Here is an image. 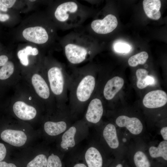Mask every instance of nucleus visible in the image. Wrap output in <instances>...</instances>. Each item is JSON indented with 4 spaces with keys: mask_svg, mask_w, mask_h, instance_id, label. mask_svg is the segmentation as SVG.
Instances as JSON below:
<instances>
[{
    "mask_svg": "<svg viewBox=\"0 0 167 167\" xmlns=\"http://www.w3.org/2000/svg\"><path fill=\"white\" fill-rule=\"evenodd\" d=\"M96 79L92 63L75 71L71 77L68 109L75 119L84 111L92 96Z\"/></svg>",
    "mask_w": 167,
    "mask_h": 167,
    "instance_id": "f257e3e1",
    "label": "nucleus"
},
{
    "mask_svg": "<svg viewBox=\"0 0 167 167\" xmlns=\"http://www.w3.org/2000/svg\"><path fill=\"white\" fill-rule=\"evenodd\" d=\"M62 46L69 62L76 65L91 60L94 53L95 43L92 35L72 32L63 38Z\"/></svg>",
    "mask_w": 167,
    "mask_h": 167,
    "instance_id": "f03ea898",
    "label": "nucleus"
},
{
    "mask_svg": "<svg viewBox=\"0 0 167 167\" xmlns=\"http://www.w3.org/2000/svg\"><path fill=\"white\" fill-rule=\"evenodd\" d=\"M92 15V10L77 1L62 2L57 6L53 12L55 22L64 29L78 27Z\"/></svg>",
    "mask_w": 167,
    "mask_h": 167,
    "instance_id": "7ed1b4c3",
    "label": "nucleus"
},
{
    "mask_svg": "<svg viewBox=\"0 0 167 167\" xmlns=\"http://www.w3.org/2000/svg\"><path fill=\"white\" fill-rule=\"evenodd\" d=\"M88 126L84 119L73 123L60 136L58 147L63 154L71 151L88 134Z\"/></svg>",
    "mask_w": 167,
    "mask_h": 167,
    "instance_id": "20e7f679",
    "label": "nucleus"
},
{
    "mask_svg": "<svg viewBox=\"0 0 167 167\" xmlns=\"http://www.w3.org/2000/svg\"><path fill=\"white\" fill-rule=\"evenodd\" d=\"M47 76L51 91L57 96H62L67 101L71 77L64 68L59 66H53L47 72Z\"/></svg>",
    "mask_w": 167,
    "mask_h": 167,
    "instance_id": "39448f33",
    "label": "nucleus"
},
{
    "mask_svg": "<svg viewBox=\"0 0 167 167\" xmlns=\"http://www.w3.org/2000/svg\"><path fill=\"white\" fill-rule=\"evenodd\" d=\"M54 29L49 25H36L25 28L21 32L26 41L39 45L49 43L54 35Z\"/></svg>",
    "mask_w": 167,
    "mask_h": 167,
    "instance_id": "423d86ee",
    "label": "nucleus"
},
{
    "mask_svg": "<svg viewBox=\"0 0 167 167\" xmlns=\"http://www.w3.org/2000/svg\"><path fill=\"white\" fill-rule=\"evenodd\" d=\"M87 167H108L112 161L107 158L95 142H91L81 153Z\"/></svg>",
    "mask_w": 167,
    "mask_h": 167,
    "instance_id": "0eeeda50",
    "label": "nucleus"
},
{
    "mask_svg": "<svg viewBox=\"0 0 167 167\" xmlns=\"http://www.w3.org/2000/svg\"><path fill=\"white\" fill-rule=\"evenodd\" d=\"M74 119L69 113L60 120L47 121L44 125V131L50 136H60L72 125Z\"/></svg>",
    "mask_w": 167,
    "mask_h": 167,
    "instance_id": "6e6552de",
    "label": "nucleus"
},
{
    "mask_svg": "<svg viewBox=\"0 0 167 167\" xmlns=\"http://www.w3.org/2000/svg\"><path fill=\"white\" fill-rule=\"evenodd\" d=\"M118 24L116 16L112 14H109L103 19L93 20L90 25V30L98 34H106L113 31Z\"/></svg>",
    "mask_w": 167,
    "mask_h": 167,
    "instance_id": "1a4fd4ad",
    "label": "nucleus"
},
{
    "mask_svg": "<svg viewBox=\"0 0 167 167\" xmlns=\"http://www.w3.org/2000/svg\"><path fill=\"white\" fill-rule=\"evenodd\" d=\"M86 108L84 119L88 125L98 123L102 117L104 112L101 100L97 97H92Z\"/></svg>",
    "mask_w": 167,
    "mask_h": 167,
    "instance_id": "9d476101",
    "label": "nucleus"
},
{
    "mask_svg": "<svg viewBox=\"0 0 167 167\" xmlns=\"http://www.w3.org/2000/svg\"><path fill=\"white\" fill-rule=\"evenodd\" d=\"M167 102V95L163 91H152L147 93L143 99V102L146 107L150 109L160 107Z\"/></svg>",
    "mask_w": 167,
    "mask_h": 167,
    "instance_id": "9b49d317",
    "label": "nucleus"
},
{
    "mask_svg": "<svg viewBox=\"0 0 167 167\" xmlns=\"http://www.w3.org/2000/svg\"><path fill=\"white\" fill-rule=\"evenodd\" d=\"M115 123L120 127H125L131 134L134 135L140 134L143 127L141 121L135 117L130 118L125 115H121L116 119Z\"/></svg>",
    "mask_w": 167,
    "mask_h": 167,
    "instance_id": "f8f14e48",
    "label": "nucleus"
},
{
    "mask_svg": "<svg viewBox=\"0 0 167 167\" xmlns=\"http://www.w3.org/2000/svg\"><path fill=\"white\" fill-rule=\"evenodd\" d=\"M13 110L15 115L23 120H31L35 118L37 113L36 109L34 107L20 101L15 103Z\"/></svg>",
    "mask_w": 167,
    "mask_h": 167,
    "instance_id": "ddd939ff",
    "label": "nucleus"
},
{
    "mask_svg": "<svg viewBox=\"0 0 167 167\" xmlns=\"http://www.w3.org/2000/svg\"><path fill=\"white\" fill-rule=\"evenodd\" d=\"M124 84L123 79L118 76L114 77L108 80L103 89V93L105 99L108 100L113 99L122 88Z\"/></svg>",
    "mask_w": 167,
    "mask_h": 167,
    "instance_id": "4468645a",
    "label": "nucleus"
},
{
    "mask_svg": "<svg viewBox=\"0 0 167 167\" xmlns=\"http://www.w3.org/2000/svg\"><path fill=\"white\" fill-rule=\"evenodd\" d=\"M103 138L108 146L111 149L117 148L119 141L115 126L109 123L105 126L102 131Z\"/></svg>",
    "mask_w": 167,
    "mask_h": 167,
    "instance_id": "2eb2a0df",
    "label": "nucleus"
},
{
    "mask_svg": "<svg viewBox=\"0 0 167 167\" xmlns=\"http://www.w3.org/2000/svg\"><path fill=\"white\" fill-rule=\"evenodd\" d=\"M32 85L38 96L41 98L47 99L50 95L49 87L44 79L40 75L35 74L31 79Z\"/></svg>",
    "mask_w": 167,
    "mask_h": 167,
    "instance_id": "dca6fc26",
    "label": "nucleus"
},
{
    "mask_svg": "<svg viewBox=\"0 0 167 167\" xmlns=\"http://www.w3.org/2000/svg\"><path fill=\"white\" fill-rule=\"evenodd\" d=\"M161 3L160 0H144L143 6L144 11L147 16L153 20L159 19L161 16L160 11Z\"/></svg>",
    "mask_w": 167,
    "mask_h": 167,
    "instance_id": "f3484780",
    "label": "nucleus"
},
{
    "mask_svg": "<svg viewBox=\"0 0 167 167\" xmlns=\"http://www.w3.org/2000/svg\"><path fill=\"white\" fill-rule=\"evenodd\" d=\"M38 53L39 51L36 48L27 45L19 50L17 54L21 63L24 66H27L29 63L28 56H36Z\"/></svg>",
    "mask_w": 167,
    "mask_h": 167,
    "instance_id": "a211bd4d",
    "label": "nucleus"
},
{
    "mask_svg": "<svg viewBox=\"0 0 167 167\" xmlns=\"http://www.w3.org/2000/svg\"><path fill=\"white\" fill-rule=\"evenodd\" d=\"M149 152L150 156L154 158H162L165 161H167V141H162L157 147L151 146Z\"/></svg>",
    "mask_w": 167,
    "mask_h": 167,
    "instance_id": "6ab92c4d",
    "label": "nucleus"
},
{
    "mask_svg": "<svg viewBox=\"0 0 167 167\" xmlns=\"http://www.w3.org/2000/svg\"><path fill=\"white\" fill-rule=\"evenodd\" d=\"M133 163L135 167H152V164L145 154L139 151L135 154Z\"/></svg>",
    "mask_w": 167,
    "mask_h": 167,
    "instance_id": "aec40b11",
    "label": "nucleus"
},
{
    "mask_svg": "<svg viewBox=\"0 0 167 167\" xmlns=\"http://www.w3.org/2000/svg\"><path fill=\"white\" fill-rule=\"evenodd\" d=\"M64 154L52 153L48 155L46 167H66L63 161Z\"/></svg>",
    "mask_w": 167,
    "mask_h": 167,
    "instance_id": "412c9836",
    "label": "nucleus"
},
{
    "mask_svg": "<svg viewBox=\"0 0 167 167\" xmlns=\"http://www.w3.org/2000/svg\"><path fill=\"white\" fill-rule=\"evenodd\" d=\"M48 156L44 153L38 154L27 163L26 167H46Z\"/></svg>",
    "mask_w": 167,
    "mask_h": 167,
    "instance_id": "4be33fe9",
    "label": "nucleus"
},
{
    "mask_svg": "<svg viewBox=\"0 0 167 167\" xmlns=\"http://www.w3.org/2000/svg\"><path fill=\"white\" fill-rule=\"evenodd\" d=\"M148 58L147 53L142 51L131 57L128 60L129 65L132 67H135L139 64H143Z\"/></svg>",
    "mask_w": 167,
    "mask_h": 167,
    "instance_id": "5701e85b",
    "label": "nucleus"
},
{
    "mask_svg": "<svg viewBox=\"0 0 167 167\" xmlns=\"http://www.w3.org/2000/svg\"><path fill=\"white\" fill-rule=\"evenodd\" d=\"M14 70L13 63L9 60L0 69V81H5L8 79L13 74Z\"/></svg>",
    "mask_w": 167,
    "mask_h": 167,
    "instance_id": "b1692460",
    "label": "nucleus"
},
{
    "mask_svg": "<svg viewBox=\"0 0 167 167\" xmlns=\"http://www.w3.org/2000/svg\"><path fill=\"white\" fill-rule=\"evenodd\" d=\"M66 167H87L83 161L81 153H75L68 158L65 163Z\"/></svg>",
    "mask_w": 167,
    "mask_h": 167,
    "instance_id": "393cba45",
    "label": "nucleus"
},
{
    "mask_svg": "<svg viewBox=\"0 0 167 167\" xmlns=\"http://www.w3.org/2000/svg\"><path fill=\"white\" fill-rule=\"evenodd\" d=\"M148 71L146 69H139L136 72L137 79V86L140 89H143L148 86L146 79L148 76Z\"/></svg>",
    "mask_w": 167,
    "mask_h": 167,
    "instance_id": "a878e982",
    "label": "nucleus"
},
{
    "mask_svg": "<svg viewBox=\"0 0 167 167\" xmlns=\"http://www.w3.org/2000/svg\"><path fill=\"white\" fill-rule=\"evenodd\" d=\"M113 48L115 51L120 53H128L131 49L130 46L128 44L120 42L114 43Z\"/></svg>",
    "mask_w": 167,
    "mask_h": 167,
    "instance_id": "bb28decb",
    "label": "nucleus"
},
{
    "mask_svg": "<svg viewBox=\"0 0 167 167\" xmlns=\"http://www.w3.org/2000/svg\"><path fill=\"white\" fill-rule=\"evenodd\" d=\"M7 154V148L4 143L0 142V162L6 159Z\"/></svg>",
    "mask_w": 167,
    "mask_h": 167,
    "instance_id": "cd10ccee",
    "label": "nucleus"
},
{
    "mask_svg": "<svg viewBox=\"0 0 167 167\" xmlns=\"http://www.w3.org/2000/svg\"><path fill=\"white\" fill-rule=\"evenodd\" d=\"M10 15L9 12H4L0 10V22H6L10 19Z\"/></svg>",
    "mask_w": 167,
    "mask_h": 167,
    "instance_id": "c85d7f7f",
    "label": "nucleus"
},
{
    "mask_svg": "<svg viewBox=\"0 0 167 167\" xmlns=\"http://www.w3.org/2000/svg\"><path fill=\"white\" fill-rule=\"evenodd\" d=\"M14 0H0V3L6 8L10 9L16 2Z\"/></svg>",
    "mask_w": 167,
    "mask_h": 167,
    "instance_id": "c756f323",
    "label": "nucleus"
},
{
    "mask_svg": "<svg viewBox=\"0 0 167 167\" xmlns=\"http://www.w3.org/2000/svg\"><path fill=\"white\" fill-rule=\"evenodd\" d=\"M9 61V57L4 54L0 55V69Z\"/></svg>",
    "mask_w": 167,
    "mask_h": 167,
    "instance_id": "7c9ffc66",
    "label": "nucleus"
},
{
    "mask_svg": "<svg viewBox=\"0 0 167 167\" xmlns=\"http://www.w3.org/2000/svg\"><path fill=\"white\" fill-rule=\"evenodd\" d=\"M161 134L165 141L167 140V127H163L160 131Z\"/></svg>",
    "mask_w": 167,
    "mask_h": 167,
    "instance_id": "2f4dec72",
    "label": "nucleus"
},
{
    "mask_svg": "<svg viewBox=\"0 0 167 167\" xmlns=\"http://www.w3.org/2000/svg\"><path fill=\"white\" fill-rule=\"evenodd\" d=\"M155 82V79L153 77L148 75L146 79V83L148 86L153 85Z\"/></svg>",
    "mask_w": 167,
    "mask_h": 167,
    "instance_id": "473e14b6",
    "label": "nucleus"
},
{
    "mask_svg": "<svg viewBox=\"0 0 167 167\" xmlns=\"http://www.w3.org/2000/svg\"><path fill=\"white\" fill-rule=\"evenodd\" d=\"M108 167H124V165L122 162L112 161Z\"/></svg>",
    "mask_w": 167,
    "mask_h": 167,
    "instance_id": "72a5a7b5",
    "label": "nucleus"
}]
</instances>
